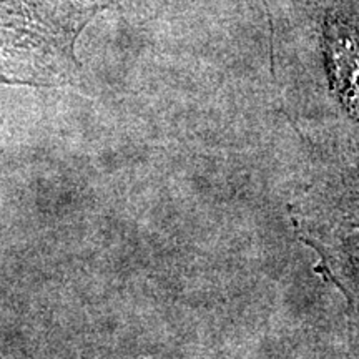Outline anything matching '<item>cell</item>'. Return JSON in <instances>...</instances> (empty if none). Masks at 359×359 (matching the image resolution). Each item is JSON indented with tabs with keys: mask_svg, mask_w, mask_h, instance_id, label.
I'll return each mask as SVG.
<instances>
[{
	"mask_svg": "<svg viewBox=\"0 0 359 359\" xmlns=\"http://www.w3.org/2000/svg\"><path fill=\"white\" fill-rule=\"evenodd\" d=\"M330 47L336 67V77L343 83V92L349 105L356 107L359 102V42L348 25L336 24L331 27Z\"/></svg>",
	"mask_w": 359,
	"mask_h": 359,
	"instance_id": "cell-1",
	"label": "cell"
}]
</instances>
